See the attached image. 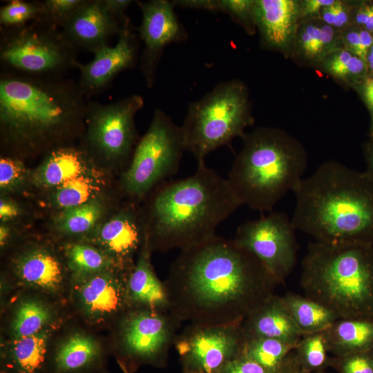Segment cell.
Here are the masks:
<instances>
[{
	"instance_id": "6da1fadb",
	"label": "cell",
	"mask_w": 373,
	"mask_h": 373,
	"mask_svg": "<svg viewBox=\"0 0 373 373\" xmlns=\"http://www.w3.org/2000/svg\"><path fill=\"white\" fill-rule=\"evenodd\" d=\"M182 322L240 324L278 285L257 258L216 234L180 249L164 282Z\"/></svg>"
},
{
	"instance_id": "7a4b0ae2",
	"label": "cell",
	"mask_w": 373,
	"mask_h": 373,
	"mask_svg": "<svg viewBox=\"0 0 373 373\" xmlns=\"http://www.w3.org/2000/svg\"><path fill=\"white\" fill-rule=\"evenodd\" d=\"M293 193L296 230L319 242L373 245V175L368 172L326 162Z\"/></svg>"
},
{
	"instance_id": "3957f363",
	"label": "cell",
	"mask_w": 373,
	"mask_h": 373,
	"mask_svg": "<svg viewBox=\"0 0 373 373\" xmlns=\"http://www.w3.org/2000/svg\"><path fill=\"white\" fill-rule=\"evenodd\" d=\"M77 82L1 71L0 126L19 150H38L82 131L87 102Z\"/></svg>"
},
{
	"instance_id": "277c9868",
	"label": "cell",
	"mask_w": 373,
	"mask_h": 373,
	"mask_svg": "<svg viewBox=\"0 0 373 373\" xmlns=\"http://www.w3.org/2000/svg\"><path fill=\"white\" fill-rule=\"evenodd\" d=\"M241 205L227 179L198 163L193 175L153 190L142 222L145 238L151 251L182 249L215 235Z\"/></svg>"
},
{
	"instance_id": "5b68a950",
	"label": "cell",
	"mask_w": 373,
	"mask_h": 373,
	"mask_svg": "<svg viewBox=\"0 0 373 373\" xmlns=\"http://www.w3.org/2000/svg\"><path fill=\"white\" fill-rule=\"evenodd\" d=\"M242 138L227 180L242 204L271 212L303 179L306 152L295 138L277 128H258Z\"/></svg>"
},
{
	"instance_id": "8992f818",
	"label": "cell",
	"mask_w": 373,
	"mask_h": 373,
	"mask_svg": "<svg viewBox=\"0 0 373 373\" xmlns=\"http://www.w3.org/2000/svg\"><path fill=\"white\" fill-rule=\"evenodd\" d=\"M300 283L339 318L373 319V245L310 242Z\"/></svg>"
},
{
	"instance_id": "52a82bcc",
	"label": "cell",
	"mask_w": 373,
	"mask_h": 373,
	"mask_svg": "<svg viewBox=\"0 0 373 373\" xmlns=\"http://www.w3.org/2000/svg\"><path fill=\"white\" fill-rule=\"evenodd\" d=\"M253 121L245 85L238 80L222 82L190 103L181 126L186 149L198 164L204 162L213 151L242 137Z\"/></svg>"
},
{
	"instance_id": "ba28073f",
	"label": "cell",
	"mask_w": 373,
	"mask_h": 373,
	"mask_svg": "<svg viewBox=\"0 0 373 373\" xmlns=\"http://www.w3.org/2000/svg\"><path fill=\"white\" fill-rule=\"evenodd\" d=\"M60 29L35 19L1 28V71L37 77H63L78 61Z\"/></svg>"
},
{
	"instance_id": "9c48e42d",
	"label": "cell",
	"mask_w": 373,
	"mask_h": 373,
	"mask_svg": "<svg viewBox=\"0 0 373 373\" xmlns=\"http://www.w3.org/2000/svg\"><path fill=\"white\" fill-rule=\"evenodd\" d=\"M185 150L181 126L156 108L122 174L124 191L135 200L145 198L177 173Z\"/></svg>"
},
{
	"instance_id": "30bf717a",
	"label": "cell",
	"mask_w": 373,
	"mask_h": 373,
	"mask_svg": "<svg viewBox=\"0 0 373 373\" xmlns=\"http://www.w3.org/2000/svg\"><path fill=\"white\" fill-rule=\"evenodd\" d=\"M182 321L169 310L130 307L121 318L118 341L125 367L164 365Z\"/></svg>"
},
{
	"instance_id": "8fae6325",
	"label": "cell",
	"mask_w": 373,
	"mask_h": 373,
	"mask_svg": "<svg viewBox=\"0 0 373 373\" xmlns=\"http://www.w3.org/2000/svg\"><path fill=\"white\" fill-rule=\"evenodd\" d=\"M143 106L142 97L136 94L106 104L87 102L85 138L89 147L109 161L133 155L139 141L134 118Z\"/></svg>"
},
{
	"instance_id": "7c38bea8",
	"label": "cell",
	"mask_w": 373,
	"mask_h": 373,
	"mask_svg": "<svg viewBox=\"0 0 373 373\" xmlns=\"http://www.w3.org/2000/svg\"><path fill=\"white\" fill-rule=\"evenodd\" d=\"M291 219L271 212L241 224L233 240L253 254L279 285L293 271L298 245Z\"/></svg>"
},
{
	"instance_id": "4fadbf2b",
	"label": "cell",
	"mask_w": 373,
	"mask_h": 373,
	"mask_svg": "<svg viewBox=\"0 0 373 373\" xmlns=\"http://www.w3.org/2000/svg\"><path fill=\"white\" fill-rule=\"evenodd\" d=\"M243 343L240 323H190L178 334L174 346L183 373H218L240 356Z\"/></svg>"
},
{
	"instance_id": "5bb4252c",
	"label": "cell",
	"mask_w": 373,
	"mask_h": 373,
	"mask_svg": "<svg viewBox=\"0 0 373 373\" xmlns=\"http://www.w3.org/2000/svg\"><path fill=\"white\" fill-rule=\"evenodd\" d=\"M142 12L139 39L144 44L140 68L148 88L153 87L156 69L167 45L186 40L187 33L177 17L173 1H136Z\"/></svg>"
},
{
	"instance_id": "9a60e30c",
	"label": "cell",
	"mask_w": 373,
	"mask_h": 373,
	"mask_svg": "<svg viewBox=\"0 0 373 373\" xmlns=\"http://www.w3.org/2000/svg\"><path fill=\"white\" fill-rule=\"evenodd\" d=\"M138 50L139 39L131 22L118 35L115 46L106 45L95 51L94 58L89 63L77 61V84L86 98L102 93L119 73L133 68Z\"/></svg>"
},
{
	"instance_id": "2e32d148",
	"label": "cell",
	"mask_w": 373,
	"mask_h": 373,
	"mask_svg": "<svg viewBox=\"0 0 373 373\" xmlns=\"http://www.w3.org/2000/svg\"><path fill=\"white\" fill-rule=\"evenodd\" d=\"M122 271H124L110 270L77 278V296L83 312L91 320L101 321L123 315L130 308L126 288L128 273Z\"/></svg>"
},
{
	"instance_id": "e0dca14e",
	"label": "cell",
	"mask_w": 373,
	"mask_h": 373,
	"mask_svg": "<svg viewBox=\"0 0 373 373\" xmlns=\"http://www.w3.org/2000/svg\"><path fill=\"white\" fill-rule=\"evenodd\" d=\"M131 23L110 13L102 0H85L60 29L67 41L77 51L94 52L108 45L110 38Z\"/></svg>"
},
{
	"instance_id": "ac0fdd59",
	"label": "cell",
	"mask_w": 373,
	"mask_h": 373,
	"mask_svg": "<svg viewBox=\"0 0 373 373\" xmlns=\"http://www.w3.org/2000/svg\"><path fill=\"white\" fill-rule=\"evenodd\" d=\"M140 219L131 207L124 209L96 228L93 234L100 249L128 271L134 266L133 255L140 250L145 240Z\"/></svg>"
},
{
	"instance_id": "d6986e66",
	"label": "cell",
	"mask_w": 373,
	"mask_h": 373,
	"mask_svg": "<svg viewBox=\"0 0 373 373\" xmlns=\"http://www.w3.org/2000/svg\"><path fill=\"white\" fill-rule=\"evenodd\" d=\"M240 328L244 339L269 338L297 345L303 335L281 296L276 294L247 316Z\"/></svg>"
},
{
	"instance_id": "ffe728a7",
	"label": "cell",
	"mask_w": 373,
	"mask_h": 373,
	"mask_svg": "<svg viewBox=\"0 0 373 373\" xmlns=\"http://www.w3.org/2000/svg\"><path fill=\"white\" fill-rule=\"evenodd\" d=\"M300 3L294 0H256L254 5L255 25L262 42L269 48L285 49L294 35Z\"/></svg>"
},
{
	"instance_id": "44dd1931",
	"label": "cell",
	"mask_w": 373,
	"mask_h": 373,
	"mask_svg": "<svg viewBox=\"0 0 373 373\" xmlns=\"http://www.w3.org/2000/svg\"><path fill=\"white\" fill-rule=\"evenodd\" d=\"M13 269L23 284L46 293L57 294L64 287V267L46 249L34 247L23 252L15 260Z\"/></svg>"
},
{
	"instance_id": "7402d4cb",
	"label": "cell",
	"mask_w": 373,
	"mask_h": 373,
	"mask_svg": "<svg viewBox=\"0 0 373 373\" xmlns=\"http://www.w3.org/2000/svg\"><path fill=\"white\" fill-rule=\"evenodd\" d=\"M151 252L145 238L137 262L126 277L130 307L169 310L165 286L154 272L151 263Z\"/></svg>"
},
{
	"instance_id": "603a6c76",
	"label": "cell",
	"mask_w": 373,
	"mask_h": 373,
	"mask_svg": "<svg viewBox=\"0 0 373 373\" xmlns=\"http://www.w3.org/2000/svg\"><path fill=\"white\" fill-rule=\"evenodd\" d=\"M88 156L82 149L64 146L50 150L32 175L35 184L41 188H57L85 173Z\"/></svg>"
},
{
	"instance_id": "cb8c5ba5",
	"label": "cell",
	"mask_w": 373,
	"mask_h": 373,
	"mask_svg": "<svg viewBox=\"0 0 373 373\" xmlns=\"http://www.w3.org/2000/svg\"><path fill=\"white\" fill-rule=\"evenodd\" d=\"M52 325L35 334L13 339L3 356V373H41L53 331Z\"/></svg>"
},
{
	"instance_id": "d4e9b609",
	"label": "cell",
	"mask_w": 373,
	"mask_h": 373,
	"mask_svg": "<svg viewBox=\"0 0 373 373\" xmlns=\"http://www.w3.org/2000/svg\"><path fill=\"white\" fill-rule=\"evenodd\" d=\"M323 332L332 356L373 348V319L338 318Z\"/></svg>"
},
{
	"instance_id": "484cf974",
	"label": "cell",
	"mask_w": 373,
	"mask_h": 373,
	"mask_svg": "<svg viewBox=\"0 0 373 373\" xmlns=\"http://www.w3.org/2000/svg\"><path fill=\"white\" fill-rule=\"evenodd\" d=\"M296 346L274 338L244 339L240 356L275 373H294L300 370L294 354Z\"/></svg>"
},
{
	"instance_id": "4316f807",
	"label": "cell",
	"mask_w": 373,
	"mask_h": 373,
	"mask_svg": "<svg viewBox=\"0 0 373 373\" xmlns=\"http://www.w3.org/2000/svg\"><path fill=\"white\" fill-rule=\"evenodd\" d=\"M99 356L97 343L90 336L76 333L58 346L53 365L57 373H75L90 367Z\"/></svg>"
},
{
	"instance_id": "83f0119b",
	"label": "cell",
	"mask_w": 373,
	"mask_h": 373,
	"mask_svg": "<svg viewBox=\"0 0 373 373\" xmlns=\"http://www.w3.org/2000/svg\"><path fill=\"white\" fill-rule=\"evenodd\" d=\"M281 298L303 334L325 330L339 318L332 311L305 296L287 292Z\"/></svg>"
},
{
	"instance_id": "f1b7e54d",
	"label": "cell",
	"mask_w": 373,
	"mask_h": 373,
	"mask_svg": "<svg viewBox=\"0 0 373 373\" xmlns=\"http://www.w3.org/2000/svg\"><path fill=\"white\" fill-rule=\"evenodd\" d=\"M64 251L68 266L77 278L110 270L128 272L100 248L73 243L67 245Z\"/></svg>"
},
{
	"instance_id": "f546056e",
	"label": "cell",
	"mask_w": 373,
	"mask_h": 373,
	"mask_svg": "<svg viewBox=\"0 0 373 373\" xmlns=\"http://www.w3.org/2000/svg\"><path fill=\"white\" fill-rule=\"evenodd\" d=\"M102 180L97 173L88 170L55 188L50 203L61 211L95 199L102 191Z\"/></svg>"
},
{
	"instance_id": "4dcf8cb0",
	"label": "cell",
	"mask_w": 373,
	"mask_h": 373,
	"mask_svg": "<svg viewBox=\"0 0 373 373\" xmlns=\"http://www.w3.org/2000/svg\"><path fill=\"white\" fill-rule=\"evenodd\" d=\"M52 312L43 301L28 298L16 307L10 323L12 339H17L40 332L51 325Z\"/></svg>"
},
{
	"instance_id": "1f68e13d",
	"label": "cell",
	"mask_w": 373,
	"mask_h": 373,
	"mask_svg": "<svg viewBox=\"0 0 373 373\" xmlns=\"http://www.w3.org/2000/svg\"><path fill=\"white\" fill-rule=\"evenodd\" d=\"M104 213V204L97 198L81 205L61 210L55 218V225L65 234L86 233L95 228Z\"/></svg>"
},
{
	"instance_id": "d6a6232c",
	"label": "cell",
	"mask_w": 373,
	"mask_h": 373,
	"mask_svg": "<svg viewBox=\"0 0 373 373\" xmlns=\"http://www.w3.org/2000/svg\"><path fill=\"white\" fill-rule=\"evenodd\" d=\"M323 330L303 334L298 342L294 354L300 370L315 372L329 367L331 357Z\"/></svg>"
},
{
	"instance_id": "836d02e7",
	"label": "cell",
	"mask_w": 373,
	"mask_h": 373,
	"mask_svg": "<svg viewBox=\"0 0 373 373\" xmlns=\"http://www.w3.org/2000/svg\"><path fill=\"white\" fill-rule=\"evenodd\" d=\"M323 64L331 75L354 86L368 75L366 62L344 48L325 55Z\"/></svg>"
},
{
	"instance_id": "e575fe53",
	"label": "cell",
	"mask_w": 373,
	"mask_h": 373,
	"mask_svg": "<svg viewBox=\"0 0 373 373\" xmlns=\"http://www.w3.org/2000/svg\"><path fill=\"white\" fill-rule=\"evenodd\" d=\"M175 5L183 8L220 11L228 14L235 21L240 22L249 30L251 24L255 25L254 18V1L251 0H180L175 1Z\"/></svg>"
},
{
	"instance_id": "d590c367",
	"label": "cell",
	"mask_w": 373,
	"mask_h": 373,
	"mask_svg": "<svg viewBox=\"0 0 373 373\" xmlns=\"http://www.w3.org/2000/svg\"><path fill=\"white\" fill-rule=\"evenodd\" d=\"M335 37L333 27L309 23L300 32L299 47L307 58H321L336 49L334 48Z\"/></svg>"
},
{
	"instance_id": "8d00e7d4",
	"label": "cell",
	"mask_w": 373,
	"mask_h": 373,
	"mask_svg": "<svg viewBox=\"0 0 373 373\" xmlns=\"http://www.w3.org/2000/svg\"><path fill=\"white\" fill-rule=\"evenodd\" d=\"M42 8L41 1L12 0L0 8L1 28H13L37 19Z\"/></svg>"
},
{
	"instance_id": "74e56055",
	"label": "cell",
	"mask_w": 373,
	"mask_h": 373,
	"mask_svg": "<svg viewBox=\"0 0 373 373\" xmlns=\"http://www.w3.org/2000/svg\"><path fill=\"white\" fill-rule=\"evenodd\" d=\"M85 0H45L37 19L61 29Z\"/></svg>"
},
{
	"instance_id": "f35d334b",
	"label": "cell",
	"mask_w": 373,
	"mask_h": 373,
	"mask_svg": "<svg viewBox=\"0 0 373 373\" xmlns=\"http://www.w3.org/2000/svg\"><path fill=\"white\" fill-rule=\"evenodd\" d=\"M329 367L338 373H373V348L332 356Z\"/></svg>"
},
{
	"instance_id": "ab89813d",
	"label": "cell",
	"mask_w": 373,
	"mask_h": 373,
	"mask_svg": "<svg viewBox=\"0 0 373 373\" xmlns=\"http://www.w3.org/2000/svg\"><path fill=\"white\" fill-rule=\"evenodd\" d=\"M27 170L19 159L3 157L0 159V188L1 191H10L17 189L24 182Z\"/></svg>"
},
{
	"instance_id": "60d3db41",
	"label": "cell",
	"mask_w": 373,
	"mask_h": 373,
	"mask_svg": "<svg viewBox=\"0 0 373 373\" xmlns=\"http://www.w3.org/2000/svg\"><path fill=\"white\" fill-rule=\"evenodd\" d=\"M343 43L345 49L366 62V57L373 44V33L351 25L344 29Z\"/></svg>"
},
{
	"instance_id": "b9f144b4",
	"label": "cell",
	"mask_w": 373,
	"mask_h": 373,
	"mask_svg": "<svg viewBox=\"0 0 373 373\" xmlns=\"http://www.w3.org/2000/svg\"><path fill=\"white\" fill-rule=\"evenodd\" d=\"M320 15L325 23L337 28H346L352 25V6L340 1L322 8Z\"/></svg>"
},
{
	"instance_id": "7bdbcfd3",
	"label": "cell",
	"mask_w": 373,
	"mask_h": 373,
	"mask_svg": "<svg viewBox=\"0 0 373 373\" xmlns=\"http://www.w3.org/2000/svg\"><path fill=\"white\" fill-rule=\"evenodd\" d=\"M352 25L373 33V1H362L352 6Z\"/></svg>"
},
{
	"instance_id": "ee69618b",
	"label": "cell",
	"mask_w": 373,
	"mask_h": 373,
	"mask_svg": "<svg viewBox=\"0 0 373 373\" xmlns=\"http://www.w3.org/2000/svg\"><path fill=\"white\" fill-rule=\"evenodd\" d=\"M218 373H275L243 356L227 363Z\"/></svg>"
},
{
	"instance_id": "f6af8a7d",
	"label": "cell",
	"mask_w": 373,
	"mask_h": 373,
	"mask_svg": "<svg viewBox=\"0 0 373 373\" xmlns=\"http://www.w3.org/2000/svg\"><path fill=\"white\" fill-rule=\"evenodd\" d=\"M355 88L366 105L370 116L373 115V75L367 76L356 85Z\"/></svg>"
},
{
	"instance_id": "bcb514c9",
	"label": "cell",
	"mask_w": 373,
	"mask_h": 373,
	"mask_svg": "<svg viewBox=\"0 0 373 373\" xmlns=\"http://www.w3.org/2000/svg\"><path fill=\"white\" fill-rule=\"evenodd\" d=\"M133 1L131 0H102L106 9L121 21H126L129 19L126 16L125 11Z\"/></svg>"
},
{
	"instance_id": "7dc6e473",
	"label": "cell",
	"mask_w": 373,
	"mask_h": 373,
	"mask_svg": "<svg viewBox=\"0 0 373 373\" xmlns=\"http://www.w3.org/2000/svg\"><path fill=\"white\" fill-rule=\"evenodd\" d=\"M20 214L18 204L10 200L1 198L0 200V219L3 223L13 220Z\"/></svg>"
},
{
	"instance_id": "c3c4849f",
	"label": "cell",
	"mask_w": 373,
	"mask_h": 373,
	"mask_svg": "<svg viewBox=\"0 0 373 373\" xmlns=\"http://www.w3.org/2000/svg\"><path fill=\"white\" fill-rule=\"evenodd\" d=\"M334 0H306L300 3V15L309 16L319 14L323 8L332 4Z\"/></svg>"
},
{
	"instance_id": "681fc988",
	"label": "cell",
	"mask_w": 373,
	"mask_h": 373,
	"mask_svg": "<svg viewBox=\"0 0 373 373\" xmlns=\"http://www.w3.org/2000/svg\"><path fill=\"white\" fill-rule=\"evenodd\" d=\"M363 153L367 165V172L373 175V141L366 142L363 146Z\"/></svg>"
},
{
	"instance_id": "f907efd6",
	"label": "cell",
	"mask_w": 373,
	"mask_h": 373,
	"mask_svg": "<svg viewBox=\"0 0 373 373\" xmlns=\"http://www.w3.org/2000/svg\"><path fill=\"white\" fill-rule=\"evenodd\" d=\"M10 237V229L5 223L0 226V245L3 248L7 244Z\"/></svg>"
},
{
	"instance_id": "816d5d0a",
	"label": "cell",
	"mask_w": 373,
	"mask_h": 373,
	"mask_svg": "<svg viewBox=\"0 0 373 373\" xmlns=\"http://www.w3.org/2000/svg\"><path fill=\"white\" fill-rule=\"evenodd\" d=\"M366 64L368 69V75H373V44L368 51L366 57Z\"/></svg>"
},
{
	"instance_id": "f5cc1de1",
	"label": "cell",
	"mask_w": 373,
	"mask_h": 373,
	"mask_svg": "<svg viewBox=\"0 0 373 373\" xmlns=\"http://www.w3.org/2000/svg\"><path fill=\"white\" fill-rule=\"evenodd\" d=\"M370 140L373 141V115L371 116V126L370 128Z\"/></svg>"
},
{
	"instance_id": "db71d44e",
	"label": "cell",
	"mask_w": 373,
	"mask_h": 373,
	"mask_svg": "<svg viewBox=\"0 0 373 373\" xmlns=\"http://www.w3.org/2000/svg\"><path fill=\"white\" fill-rule=\"evenodd\" d=\"M294 373H330V372H327L325 370V371H320V372H305V371H303V370H298L296 372H294Z\"/></svg>"
}]
</instances>
